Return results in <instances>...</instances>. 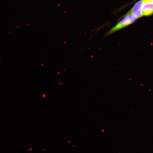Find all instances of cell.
Returning <instances> with one entry per match:
<instances>
[{"label": "cell", "instance_id": "3", "mask_svg": "<svg viewBox=\"0 0 153 153\" xmlns=\"http://www.w3.org/2000/svg\"><path fill=\"white\" fill-rule=\"evenodd\" d=\"M142 10L143 16H149L153 14V4L152 0H144Z\"/></svg>", "mask_w": 153, "mask_h": 153}, {"label": "cell", "instance_id": "1", "mask_svg": "<svg viewBox=\"0 0 153 153\" xmlns=\"http://www.w3.org/2000/svg\"><path fill=\"white\" fill-rule=\"evenodd\" d=\"M137 19L133 15L127 13L124 18L120 20L115 26L105 34L104 37H106L107 36L130 25L134 22Z\"/></svg>", "mask_w": 153, "mask_h": 153}, {"label": "cell", "instance_id": "2", "mask_svg": "<svg viewBox=\"0 0 153 153\" xmlns=\"http://www.w3.org/2000/svg\"><path fill=\"white\" fill-rule=\"evenodd\" d=\"M144 0H140L135 4L128 13L133 15L137 19L143 17L142 7Z\"/></svg>", "mask_w": 153, "mask_h": 153}, {"label": "cell", "instance_id": "4", "mask_svg": "<svg viewBox=\"0 0 153 153\" xmlns=\"http://www.w3.org/2000/svg\"><path fill=\"white\" fill-rule=\"evenodd\" d=\"M152 3L153 4V0H152Z\"/></svg>", "mask_w": 153, "mask_h": 153}]
</instances>
